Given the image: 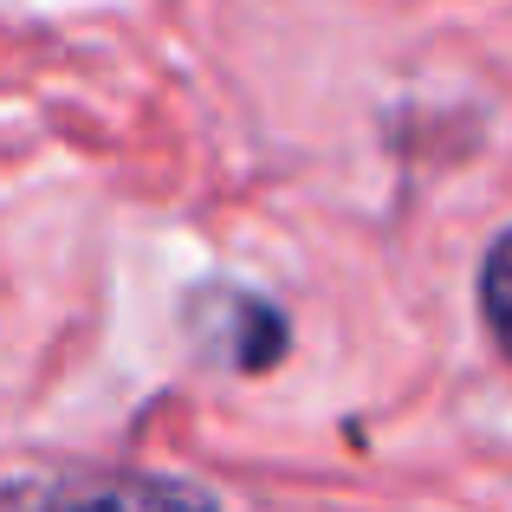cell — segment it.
Returning a JSON list of instances; mask_svg holds the SVG:
<instances>
[{
    "mask_svg": "<svg viewBox=\"0 0 512 512\" xmlns=\"http://www.w3.org/2000/svg\"><path fill=\"white\" fill-rule=\"evenodd\" d=\"M0 512H221V506L169 474H46V480H7Z\"/></svg>",
    "mask_w": 512,
    "mask_h": 512,
    "instance_id": "obj_1",
    "label": "cell"
},
{
    "mask_svg": "<svg viewBox=\"0 0 512 512\" xmlns=\"http://www.w3.org/2000/svg\"><path fill=\"white\" fill-rule=\"evenodd\" d=\"M480 318H487L493 344L512 357V227L487 247V260H480Z\"/></svg>",
    "mask_w": 512,
    "mask_h": 512,
    "instance_id": "obj_2",
    "label": "cell"
}]
</instances>
